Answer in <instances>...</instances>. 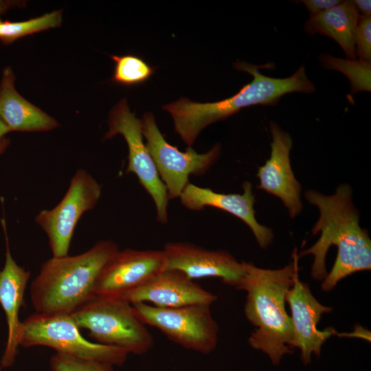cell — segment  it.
<instances>
[{
  "instance_id": "3",
  "label": "cell",
  "mask_w": 371,
  "mask_h": 371,
  "mask_svg": "<svg viewBox=\"0 0 371 371\" xmlns=\"http://www.w3.org/2000/svg\"><path fill=\"white\" fill-rule=\"evenodd\" d=\"M234 67L253 76L252 80L234 95L206 103L181 98L163 106V109L171 115L175 131L188 147L193 145L206 126L226 119L243 108L256 104L274 106L286 93H311L315 91L304 65L291 76L282 78L263 75L259 66L245 62L237 61L234 63Z\"/></svg>"
},
{
  "instance_id": "28",
  "label": "cell",
  "mask_w": 371,
  "mask_h": 371,
  "mask_svg": "<svg viewBox=\"0 0 371 371\" xmlns=\"http://www.w3.org/2000/svg\"><path fill=\"white\" fill-rule=\"evenodd\" d=\"M10 143V140L8 138L3 137L0 139V155L3 153L5 149L8 148Z\"/></svg>"
},
{
  "instance_id": "13",
  "label": "cell",
  "mask_w": 371,
  "mask_h": 371,
  "mask_svg": "<svg viewBox=\"0 0 371 371\" xmlns=\"http://www.w3.org/2000/svg\"><path fill=\"white\" fill-rule=\"evenodd\" d=\"M269 128L272 138L271 154L258 168L257 187L279 198L290 217L294 218L302 212V203L301 185L295 177L290 161L292 138L274 122H270Z\"/></svg>"
},
{
  "instance_id": "16",
  "label": "cell",
  "mask_w": 371,
  "mask_h": 371,
  "mask_svg": "<svg viewBox=\"0 0 371 371\" xmlns=\"http://www.w3.org/2000/svg\"><path fill=\"white\" fill-rule=\"evenodd\" d=\"M242 187L243 194H224L190 182L179 198L181 204L190 210L200 211L205 207H211L235 216L250 228L258 245L265 249L273 240V232L260 224L256 218L254 207L256 199L251 183L245 181Z\"/></svg>"
},
{
  "instance_id": "4",
  "label": "cell",
  "mask_w": 371,
  "mask_h": 371,
  "mask_svg": "<svg viewBox=\"0 0 371 371\" xmlns=\"http://www.w3.org/2000/svg\"><path fill=\"white\" fill-rule=\"evenodd\" d=\"M119 250L113 241L100 240L81 254L45 262L30 286L34 309L41 314H71L95 296L100 271Z\"/></svg>"
},
{
  "instance_id": "17",
  "label": "cell",
  "mask_w": 371,
  "mask_h": 371,
  "mask_svg": "<svg viewBox=\"0 0 371 371\" xmlns=\"http://www.w3.org/2000/svg\"><path fill=\"white\" fill-rule=\"evenodd\" d=\"M6 245L5 265L0 271V304L5 313L8 324V339L1 360V367L10 366L14 361L19 346L21 322L19 314L23 304L24 293L30 272L16 264L9 246L6 224L1 219Z\"/></svg>"
},
{
  "instance_id": "14",
  "label": "cell",
  "mask_w": 371,
  "mask_h": 371,
  "mask_svg": "<svg viewBox=\"0 0 371 371\" xmlns=\"http://www.w3.org/2000/svg\"><path fill=\"white\" fill-rule=\"evenodd\" d=\"M286 302L291 311L293 346L300 350L302 361L308 365L311 361L312 354L319 357L322 345L336 333L331 327L324 330L317 328L322 315L331 312L332 308L317 300L308 285L300 280L298 273L286 293Z\"/></svg>"
},
{
  "instance_id": "23",
  "label": "cell",
  "mask_w": 371,
  "mask_h": 371,
  "mask_svg": "<svg viewBox=\"0 0 371 371\" xmlns=\"http://www.w3.org/2000/svg\"><path fill=\"white\" fill-rule=\"evenodd\" d=\"M50 364L53 371H114L110 363L60 352L51 358Z\"/></svg>"
},
{
  "instance_id": "5",
  "label": "cell",
  "mask_w": 371,
  "mask_h": 371,
  "mask_svg": "<svg viewBox=\"0 0 371 371\" xmlns=\"http://www.w3.org/2000/svg\"><path fill=\"white\" fill-rule=\"evenodd\" d=\"M76 325L89 330L99 344L115 346L128 354L141 355L154 344L146 324L132 305L117 297L95 295L71 314Z\"/></svg>"
},
{
  "instance_id": "22",
  "label": "cell",
  "mask_w": 371,
  "mask_h": 371,
  "mask_svg": "<svg viewBox=\"0 0 371 371\" xmlns=\"http://www.w3.org/2000/svg\"><path fill=\"white\" fill-rule=\"evenodd\" d=\"M114 70L112 80L119 85L131 87L142 84L154 74L155 70L143 58L133 54L112 56Z\"/></svg>"
},
{
  "instance_id": "10",
  "label": "cell",
  "mask_w": 371,
  "mask_h": 371,
  "mask_svg": "<svg viewBox=\"0 0 371 371\" xmlns=\"http://www.w3.org/2000/svg\"><path fill=\"white\" fill-rule=\"evenodd\" d=\"M101 193L98 181L87 171L79 169L60 203L53 209L38 214L35 221L46 233L53 257L68 256L78 221L85 212L96 205Z\"/></svg>"
},
{
  "instance_id": "1",
  "label": "cell",
  "mask_w": 371,
  "mask_h": 371,
  "mask_svg": "<svg viewBox=\"0 0 371 371\" xmlns=\"http://www.w3.org/2000/svg\"><path fill=\"white\" fill-rule=\"evenodd\" d=\"M306 200L316 206L319 218L311 231L320 232L317 241L298 254L313 255L311 276L323 280L322 289L331 291L344 278L371 269V240L359 224L348 184L339 185L331 195L306 190Z\"/></svg>"
},
{
  "instance_id": "27",
  "label": "cell",
  "mask_w": 371,
  "mask_h": 371,
  "mask_svg": "<svg viewBox=\"0 0 371 371\" xmlns=\"http://www.w3.org/2000/svg\"><path fill=\"white\" fill-rule=\"evenodd\" d=\"M356 9L359 10L363 16H370L371 1L370 0H355L352 1Z\"/></svg>"
},
{
  "instance_id": "25",
  "label": "cell",
  "mask_w": 371,
  "mask_h": 371,
  "mask_svg": "<svg viewBox=\"0 0 371 371\" xmlns=\"http://www.w3.org/2000/svg\"><path fill=\"white\" fill-rule=\"evenodd\" d=\"M341 1L339 0H304L302 3L310 12V15H314L336 6Z\"/></svg>"
},
{
  "instance_id": "11",
  "label": "cell",
  "mask_w": 371,
  "mask_h": 371,
  "mask_svg": "<svg viewBox=\"0 0 371 371\" xmlns=\"http://www.w3.org/2000/svg\"><path fill=\"white\" fill-rule=\"evenodd\" d=\"M166 265L163 250H119L100 271L95 295L120 297L150 280L164 271Z\"/></svg>"
},
{
  "instance_id": "18",
  "label": "cell",
  "mask_w": 371,
  "mask_h": 371,
  "mask_svg": "<svg viewBox=\"0 0 371 371\" xmlns=\"http://www.w3.org/2000/svg\"><path fill=\"white\" fill-rule=\"evenodd\" d=\"M14 82L12 69L5 67L0 82V120L10 131H47L58 127L54 117L16 91Z\"/></svg>"
},
{
  "instance_id": "2",
  "label": "cell",
  "mask_w": 371,
  "mask_h": 371,
  "mask_svg": "<svg viewBox=\"0 0 371 371\" xmlns=\"http://www.w3.org/2000/svg\"><path fill=\"white\" fill-rule=\"evenodd\" d=\"M293 260L277 269H262L243 262L244 275L236 287L247 292L245 313L256 327L248 339L251 348L267 355L274 366L293 352V329L285 309L286 295L299 271L295 248Z\"/></svg>"
},
{
  "instance_id": "19",
  "label": "cell",
  "mask_w": 371,
  "mask_h": 371,
  "mask_svg": "<svg viewBox=\"0 0 371 371\" xmlns=\"http://www.w3.org/2000/svg\"><path fill=\"white\" fill-rule=\"evenodd\" d=\"M352 1H341L336 6L314 15L304 23L305 31L316 33L335 40L343 49L348 59L357 57L356 32L360 19Z\"/></svg>"
},
{
  "instance_id": "12",
  "label": "cell",
  "mask_w": 371,
  "mask_h": 371,
  "mask_svg": "<svg viewBox=\"0 0 371 371\" xmlns=\"http://www.w3.org/2000/svg\"><path fill=\"white\" fill-rule=\"evenodd\" d=\"M163 251L166 269L180 271L192 280L216 277L236 288L244 275L243 262L226 251L209 250L187 242L168 243Z\"/></svg>"
},
{
  "instance_id": "8",
  "label": "cell",
  "mask_w": 371,
  "mask_h": 371,
  "mask_svg": "<svg viewBox=\"0 0 371 371\" xmlns=\"http://www.w3.org/2000/svg\"><path fill=\"white\" fill-rule=\"evenodd\" d=\"M141 120L146 146L166 187L169 200L180 196L190 183V175L205 174L221 155V147L218 144L204 153H197L192 146H188L184 152L181 151L165 139L152 113H145Z\"/></svg>"
},
{
  "instance_id": "30",
  "label": "cell",
  "mask_w": 371,
  "mask_h": 371,
  "mask_svg": "<svg viewBox=\"0 0 371 371\" xmlns=\"http://www.w3.org/2000/svg\"><path fill=\"white\" fill-rule=\"evenodd\" d=\"M1 20H0V25H1Z\"/></svg>"
},
{
  "instance_id": "21",
  "label": "cell",
  "mask_w": 371,
  "mask_h": 371,
  "mask_svg": "<svg viewBox=\"0 0 371 371\" xmlns=\"http://www.w3.org/2000/svg\"><path fill=\"white\" fill-rule=\"evenodd\" d=\"M62 10H55L23 21H6L0 25V41L10 44L22 37L60 25Z\"/></svg>"
},
{
  "instance_id": "15",
  "label": "cell",
  "mask_w": 371,
  "mask_h": 371,
  "mask_svg": "<svg viewBox=\"0 0 371 371\" xmlns=\"http://www.w3.org/2000/svg\"><path fill=\"white\" fill-rule=\"evenodd\" d=\"M117 297L131 304L150 302L153 306L161 308L211 305L217 300L216 295L175 269H165L142 286Z\"/></svg>"
},
{
  "instance_id": "26",
  "label": "cell",
  "mask_w": 371,
  "mask_h": 371,
  "mask_svg": "<svg viewBox=\"0 0 371 371\" xmlns=\"http://www.w3.org/2000/svg\"><path fill=\"white\" fill-rule=\"evenodd\" d=\"M25 5L24 1L0 0V14L15 7L23 8Z\"/></svg>"
},
{
  "instance_id": "24",
  "label": "cell",
  "mask_w": 371,
  "mask_h": 371,
  "mask_svg": "<svg viewBox=\"0 0 371 371\" xmlns=\"http://www.w3.org/2000/svg\"><path fill=\"white\" fill-rule=\"evenodd\" d=\"M355 45L359 60L370 62L371 17L369 16H360L356 32Z\"/></svg>"
},
{
  "instance_id": "6",
  "label": "cell",
  "mask_w": 371,
  "mask_h": 371,
  "mask_svg": "<svg viewBox=\"0 0 371 371\" xmlns=\"http://www.w3.org/2000/svg\"><path fill=\"white\" fill-rule=\"evenodd\" d=\"M19 345L44 346L57 352L110 363L123 364L128 352L117 346L91 342L80 333L71 315L35 313L21 322Z\"/></svg>"
},
{
  "instance_id": "9",
  "label": "cell",
  "mask_w": 371,
  "mask_h": 371,
  "mask_svg": "<svg viewBox=\"0 0 371 371\" xmlns=\"http://www.w3.org/2000/svg\"><path fill=\"white\" fill-rule=\"evenodd\" d=\"M108 126L103 140L110 139L117 135L124 137L128 148L126 172L135 174L150 196L155 205L157 221L167 223L169 199L166 187L144 142L142 120L131 111L125 98L111 111Z\"/></svg>"
},
{
  "instance_id": "29",
  "label": "cell",
  "mask_w": 371,
  "mask_h": 371,
  "mask_svg": "<svg viewBox=\"0 0 371 371\" xmlns=\"http://www.w3.org/2000/svg\"><path fill=\"white\" fill-rule=\"evenodd\" d=\"M10 130L4 124V123L0 120V139L4 137L5 135L8 133Z\"/></svg>"
},
{
  "instance_id": "7",
  "label": "cell",
  "mask_w": 371,
  "mask_h": 371,
  "mask_svg": "<svg viewBox=\"0 0 371 371\" xmlns=\"http://www.w3.org/2000/svg\"><path fill=\"white\" fill-rule=\"evenodd\" d=\"M131 305L145 324L157 328L182 347L203 354L216 348L219 328L212 315L210 305L177 308H161L144 302Z\"/></svg>"
},
{
  "instance_id": "20",
  "label": "cell",
  "mask_w": 371,
  "mask_h": 371,
  "mask_svg": "<svg viewBox=\"0 0 371 371\" xmlns=\"http://www.w3.org/2000/svg\"><path fill=\"white\" fill-rule=\"evenodd\" d=\"M322 66L343 73L350 82L351 94L361 91H370L371 63L361 60L343 59L328 54L319 56Z\"/></svg>"
}]
</instances>
